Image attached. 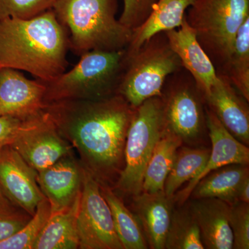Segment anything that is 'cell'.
Segmentation results:
<instances>
[{"mask_svg":"<svg viewBox=\"0 0 249 249\" xmlns=\"http://www.w3.org/2000/svg\"><path fill=\"white\" fill-rule=\"evenodd\" d=\"M134 109L120 94L97 100H65L47 103L45 111L64 139L76 147L96 178L115 173Z\"/></svg>","mask_w":249,"mask_h":249,"instance_id":"cell-1","label":"cell"},{"mask_svg":"<svg viewBox=\"0 0 249 249\" xmlns=\"http://www.w3.org/2000/svg\"><path fill=\"white\" fill-rule=\"evenodd\" d=\"M69 50L68 31L52 9L30 19L0 20V68L49 83L65 72Z\"/></svg>","mask_w":249,"mask_h":249,"instance_id":"cell-2","label":"cell"},{"mask_svg":"<svg viewBox=\"0 0 249 249\" xmlns=\"http://www.w3.org/2000/svg\"><path fill=\"white\" fill-rule=\"evenodd\" d=\"M118 7V0H55L52 10L70 34V49L80 56L127 48L133 31L116 18Z\"/></svg>","mask_w":249,"mask_h":249,"instance_id":"cell-3","label":"cell"},{"mask_svg":"<svg viewBox=\"0 0 249 249\" xmlns=\"http://www.w3.org/2000/svg\"><path fill=\"white\" fill-rule=\"evenodd\" d=\"M127 61V48L83 53L70 71L53 81L44 82L46 103L97 100L117 94Z\"/></svg>","mask_w":249,"mask_h":249,"instance_id":"cell-4","label":"cell"},{"mask_svg":"<svg viewBox=\"0 0 249 249\" xmlns=\"http://www.w3.org/2000/svg\"><path fill=\"white\" fill-rule=\"evenodd\" d=\"M186 19L217 73L231 55L237 31L249 17V0H194Z\"/></svg>","mask_w":249,"mask_h":249,"instance_id":"cell-5","label":"cell"},{"mask_svg":"<svg viewBox=\"0 0 249 249\" xmlns=\"http://www.w3.org/2000/svg\"><path fill=\"white\" fill-rule=\"evenodd\" d=\"M182 68L165 33H159L127 55L117 93L137 108L149 98L161 96L167 78Z\"/></svg>","mask_w":249,"mask_h":249,"instance_id":"cell-6","label":"cell"},{"mask_svg":"<svg viewBox=\"0 0 249 249\" xmlns=\"http://www.w3.org/2000/svg\"><path fill=\"white\" fill-rule=\"evenodd\" d=\"M165 127L162 96L149 98L134 109L124 144V166L118 182L124 193L136 196L142 193L144 172Z\"/></svg>","mask_w":249,"mask_h":249,"instance_id":"cell-7","label":"cell"},{"mask_svg":"<svg viewBox=\"0 0 249 249\" xmlns=\"http://www.w3.org/2000/svg\"><path fill=\"white\" fill-rule=\"evenodd\" d=\"M79 249H124L113 222L110 209L97 178L82 168V188L77 214Z\"/></svg>","mask_w":249,"mask_h":249,"instance_id":"cell-8","label":"cell"},{"mask_svg":"<svg viewBox=\"0 0 249 249\" xmlns=\"http://www.w3.org/2000/svg\"><path fill=\"white\" fill-rule=\"evenodd\" d=\"M182 69L168 77V92L165 98L161 96L166 127L182 140H191L200 133L206 117L199 98L202 92L191 75Z\"/></svg>","mask_w":249,"mask_h":249,"instance_id":"cell-9","label":"cell"},{"mask_svg":"<svg viewBox=\"0 0 249 249\" xmlns=\"http://www.w3.org/2000/svg\"><path fill=\"white\" fill-rule=\"evenodd\" d=\"M10 145L37 172L72 155L71 144L60 135L45 110L30 119Z\"/></svg>","mask_w":249,"mask_h":249,"instance_id":"cell-10","label":"cell"},{"mask_svg":"<svg viewBox=\"0 0 249 249\" xmlns=\"http://www.w3.org/2000/svg\"><path fill=\"white\" fill-rule=\"evenodd\" d=\"M46 85L30 80L19 70L0 68V117L27 120L45 111Z\"/></svg>","mask_w":249,"mask_h":249,"instance_id":"cell-11","label":"cell"},{"mask_svg":"<svg viewBox=\"0 0 249 249\" xmlns=\"http://www.w3.org/2000/svg\"><path fill=\"white\" fill-rule=\"evenodd\" d=\"M0 186L13 204L31 217L45 197L37 171L10 145L0 148Z\"/></svg>","mask_w":249,"mask_h":249,"instance_id":"cell-12","label":"cell"},{"mask_svg":"<svg viewBox=\"0 0 249 249\" xmlns=\"http://www.w3.org/2000/svg\"><path fill=\"white\" fill-rule=\"evenodd\" d=\"M206 124L209 129L212 149L210 151L209 160L204 169L196 178L190 181L177 196V200L181 204L188 199L196 183L211 172L224 165H249L248 146L236 139L211 109L206 111Z\"/></svg>","mask_w":249,"mask_h":249,"instance_id":"cell-13","label":"cell"},{"mask_svg":"<svg viewBox=\"0 0 249 249\" xmlns=\"http://www.w3.org/2000/svg\"><path fill=\"white\" fill-rule=\"evenodd\" d=\"M165 33L170 47L178 55L183 68L191 75L205 97L217 81L218 73L197 40L196 32L187 22L186 16L178 29Z\"/></svg>","mask_w":249,"mask_h":249,"instance_id":"cell-14","label":"cell"},{"mask_svg":"<svg viewBox=\"0 0 249 249\" xmlns=\"http://www.w3.org/2000/svg\"><path fill=\"white\" fill-rule=\"evenodd\" d=\"M37 182L52 212L70 207L80 196L82 168L73 158L67 156L54 164L37 172Z\"/></svg>","mask_w":249,"mask_h":249,"instance_id":"cell-15","label":"cell"},{"mask_svg":"<svg viewBox=\"0 0 249 249\" xmlns=\"http://www.w3.org/2000/svg\"><path fill=\"white\" fill-rule=\"evenodd\" d=\"M204 98L209 109L225 128L239 142L248 145L249 107L236 92L227 77L218 74L217 81Z\"/></svg>","mask_w":249,"mask_h":249,"instance_id":"cell-16","label":"cell"},{"mask_svg":"<svg viewBox=\"0 0 249 249\" xmlns=\"http://www.w3.org/2000/svg\"><path fill=\"white\" fill-rule=\"evenodd\" d=\"M189 211L199 227L204 249H232L230 204L217 198L195 199Z\"/></svg>","mask_w":249,"mask_h":249,"instance_id":"cell-17","label":"cell"},{"mask_svg":"<svg viewBox=\"0 0 249 249\" xmlns=\"http://www.w3.org/2000/svg\"><path fill=\"white\" fill-rule=\"evenodd\" d=\"M170 200L163 191L136 196V211L151 249H165L173 211Z\"/></svg>","mask_w":249,"mask_h":249,"instance_id":"cell-18","label":"cell"},{"mask_svg":"<svg viewBox=\"0 0 249 249\" xmlns=\"http://www.w3.org/2000/svg\"><path fill=\"white\" fill-rule=\"evenodd\" d=\"M194 0H158L145 22L133 31L127 55L135 53L145 42L159 34L178 29L182 24L186 10Z\"/></svg>","mask_w":249,"mask_h":249,"instance_id":"cell-19","label":"cell"},{"mask_svg":"<svg viewBox=\"0 0 249 249\" xmlns=\"http://www.w3.org/2000/svg\"><path fill=\"white\" fill-rule=\"evenodd\" d=\"M80 197V195L70 207L52 213L32 249H79L77 214Z\"/></svg>","mask_w":249,"mask_h":249,"instance_id":"cell-20","label":"cell"},{"mask_svg":"<svg viewBox=\"0 0 249 249\" xmlns=\"http://www.w3.org/2000/svg\"><path fill=\"white\" fill-rule=\"evenodd\" d=\"M249 177L248 165H224L201 178L195 186L191 196L194 199L217 198L232 204L237 201V193L241 184Z\"/></svg>","mask_w":249,"mask_h":249,"instance_id":"cell-21","label":"cell"},{"mask_svg":"<svg viewBox=\"0 0 249 249\" xmlns=\"http://www.w3.org/2000/svg\"><path fill=\"white\" fill-rule=\"evenodd\" d=\"M182 139L165 127L156 144L147 163L142 183V192L154 193L163 191L168 177Z\"/></svg>","mask_w":249,"mask_h":249,"instance_id":"cell-22","label":"cell"},{"mask_svg":"<svg viewBox=\"0 0 249 249\" xmlns=\"http://www.w3.org/2000/svg\"><path fill=\"white\" fill-rule=\"evenodd\" d=\"M101 193L110 209L114 229L124 249L148 248L138 218L124 206L110 188L101 185Z\"/></svg>","mask_w":249,"mask_h":249,"instance_id":"cell-23","label":"cell"},{"mask_svg":"<svg viewBox=\"0 0 249 249\" xmlns=\"http://www.w3.org/2000/svg\"><path fill=\"white\" fill-rule=\"evenodd\" d=\"M210 151L206 149H178L165 181L163 191L167 197L171 199L180 187L201 173L209 160Z\"/></svg>","mask_w":249,"mask_h":249,"instance_id":"cell-24","label":"cell"},{"mask_svg":"<svg viewBox=\"0 0 249 249\" xmlns=\"http://www.w3.org/2000/svg\"><path fill=\"white\" fill-rule=\"evenodd\" d=\"M219 74L227 76L232 85L249 101V17L237 31L231 55Z\"/></svg>","mask_w":249,"mask_h":249,"instance_id":"cell-25","label":"cell"},{"mask_svg":"<svg viewBox=\"0 0 249 249\" xmlns=\"http://www.w3.org/2000/svg\"><path fill=\"white\" fill-rule=\"evenodd\" d=\"M165 249H204L199 227L189 209L172 211Z\"/></svg>","mask_w":249,"mask_h":249,"instance_id":"cell-26","label":"cell"},{"mask_svg":"<svg viewBox=\"0 0 249 249\" xmlns=\"http://www.w3.org/2000/svg\"><path fill=\"white\" fill-rule=\"evenodd\" d=\"M51 214L52 208L45 197L39 203L35 214L20 230L0 242V249H32Z\"/></svg>","mask_w":249,"mask_h":249,"instance_id":"cell-27","label":"cell"},{"mask_svg":"<svg viewBox=\"0 0 249 249\" xmlns=\"http://www.w3.org/2000/svg\"><path fill=\"white\" fill-rule=\"evenodd\" d=\"M55 0H0V20L30 19L52 9Z\"/></svg>","mask_w":249,"mask_h":249,"instance_id":"cell-28","label":"cell"},{"mask_svg":"<svg viewBox=\"0 0 249 249\" xmlns=\"http://www.w3.org/2000/svg\"><path fill=\"white\" fill-rule=\"evenodd\" d=\"M229 225L232 235V249H249V206L237 201L230 205Z\"/></svg>","mask_w":249,"mask_h":249,"instance_id":"cell-29","label":"cell"},{"mask_svg":"<svg viewBox=\"0 0 249 249\" xmlns=\"http://www.w3.org/2000/svg\"><path fill=\"white\" fill-rule=\"evenodd\" d=\"M158 0H124L119 21L132 31L145 22Z\"/></svg>","mask_w":249,"mask_h":249,"instance_id":"cell-30","label":"cell"},{"mask_svg":"<svg viewBox=\"0 0 249 249\" xmlns=\"http://www.w3.org/2000/svg\"><path fill=\"white\" fill-rule=\"evenodd\" d=\"M30 119L21 120L10 116L0 117V148L11 145Z\"/></svg>","mask_w":249,"mask_h":249,"instance_id":"cell-31","label":"cell"},{"mask_svg":"<svg viewBox=\"0 0 249 249\" xmlns=\"http://www.w3.org/2000/svg\"><path fill=\"white\" fill-rule=\"evenodd\" d=\"M30 218L29 214L19 212L0 214V242L20 230Z\"/></svg>","mask_w":249,"mask_h":249,"instance_id":"cell-32","label":"cell"},{"mask_svg":"<svg viewBox=\"0 0 249 249\" xmlns=\"http://www.w3.org/2000/svg\"><path fill=\"white\" fill-rule=\"evenodd\" d=\"M19 212L18 208L13 204L0 186V214H12Z\"/></svg>","mask_w":249,"mask_h":249,"instance_id":"cell-33","label":"cell"},{"mask_svg":"<svg viewBox=\"0 0 249 249\" xmlns=\"http://www.w3.org/2000/svg\"><path fill=\"white\" fill-rule=\"evenodd\" d=\"M237 199V201L249 204V177L241 184Z\"/></svg>","mask_w":249,"mask_h":249,"instance_id":"cell-34","label":"cell"}]
</instances>
